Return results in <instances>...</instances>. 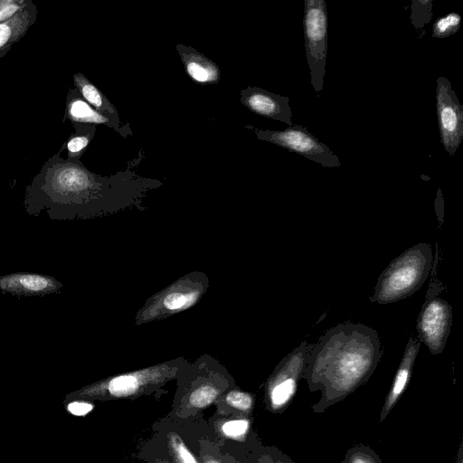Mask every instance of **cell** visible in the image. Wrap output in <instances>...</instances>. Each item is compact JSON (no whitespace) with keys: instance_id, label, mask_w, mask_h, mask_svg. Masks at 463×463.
I'll list each match as a JSON object with an SVG mask.
<instances>
[{"instance_id":"7402d4cb","label":"cell","mask_w":463,"mask_h":463,"mask_svg":"<svg viewBox=\"0 0 463 463\" xmlns=\"http://www.w3.org/2000/svg\"><path fill=\"white\" fill-rule=\"evenodd\" d=\"M341 463H383L378 454L369 446L356 444L347 449Z\"/></svg>"},{"instance_id":"3957f363","label":"cell","mask_w":463,"mask_h":463,"mask_svg":"<svg viewBox=\"0 0 463 463\" xmlns=\"http://www.w3.org/2000/svg\"><path fill=\"white\" fill-rule=\"evenodd\" d=\"M432 261L429 243L420 242L407 249L381 273L370 301L384 305L411 296L428 279Z\"/></svg>"},{"instance_id":"e0dca14e","label":"cell","mask_w":463,"mask_h":463,"mask_svg":"<svg viewBox=\"0 0 463 463\" xmlns=\"http://www.w3.org/2000/svg\"><path fill=\"white\" fill-rule=\"evenodd\" d=\"M181 56L189 76L200 83H215L220 79L217 65L194 49L178 46Z\"/></svg>"},{"instance_id":"d4e9b609","label":"cell","mask_w":463,"mask_h":463,"mask_svg":"<svg viewBox=\"0 0 463 463\" xmlns=\"http://www.w3.org/2000/svg\"><path fill=\"white\" fill-rule=\"evenodd\" d=\"M30 0H0V23L12 18L23 10Z\"/></svg>"},{"instance_id":"f1b7e54d","label":"cell","mask_w":463,"mask_h":463,"mask_svg":"<svg viewBox=\"0 0 463 463\" xmlns=\"http://www.w3.org/2000/svg\"><path fill=\"white\" fill-rule=\"evenodd\" d=\"M455 463H463V442L459 443V447L457 453V459Z\"/></svg>"},{"instance_id":"d6986e66","label":"cell","mask_w":463,"mask_h":463,"mask_svg":"<svg viewBox=\"0 0 463 463\" xmlns=\"http://www.w3.org/2000/svg\"><path fill=\"white\" fill-rule=\"evenodd\" d=\"M254 404L255 399L251 393L233 388L223 393L213 403L216 413H238L250 417H252Z\"/></svg>"},{"instance_id":"30bf717a","label":"cell","mask_w":463,"mask_h":463,"mask_svg":"<svg viewBox=\"0 0 463 463\" xmlns=\"http://www.w3.org/2000/svg\"><path fill=\"white\" fill-rule=\"evenodd\" d=\"M252 417L214 412L207 422L214 437L223 444L238 451H247L259 439L252 428Z\"/></svg>"},{"instance_id":"f546056e","label":"cell","mask_w":463,"mask_h":463,"mask_svg":"<svg viewBox=\"0 0 463 463\" xmlns=\"http://www.w3.org/2000/svg\"><path fill=\"white\" fill-rule=\"evenodd\" d=\"M11 47H6L3 50L0 51V59L5 56L9 51H10Z\"/></svg>"},{"instance_id":"4fadbf2b","label":"cell","mask_w":463,"mask_h":463,"mask_svg":"<svg viewBox=\"0 0 463 463\" xmlns=\"http://www.w3.org/2000/svg\"><path fill=\"white\" fill-rule=\"evenodd\" d=\"M62 284L55 278L30 272L0 276V290L14 296H44L57 293Z\"/></svg>"},{"instance_id":"7a4b0ae2","label":"cell","mask_w":463,"mask_h":463,"mask_svg":"<svg viewBox=\"0 0 463 463\" xmlns=\"http://www.w3.org/2000/svg\"><path fill=\"white\" fill-rule=\"evenodd\" d=\"M198 417L182 420L166 414L156 420L138 449V458L145 463H200Z\"/></svg>"},{"instance_id":"8992f818","label":"cell","mask_w":463,"mask_h":463,"mask_svg":"<svg viewBox=\"0 0 463 463\" xmlns=\"http://www.w3.org/2000/svg\"><path fill=\"white\" fill-rule=\"evenodd\" d=\"M303 19L306 57L311 85L318 94L324 86L327 52V10L324 0H306Z\"/></svg>"},{"instance_id":"9c48e42d","label":"cell","mask_w":463,"mask_h":463,"mask_svg":"<svg viewBox=\"0 0 463 463\" xmlns=\"http://www.w3.org/2000/svg\"><path fill=\"white\" fill-rule=\"evenodd\" d=\"M436 107L440 142L453 156L463 139V106L450 81L443 76L437 79Z\"/></svg>"},{"instance_id":"8fae6325","label":"cell","mask_w":463,"mask_h":463,"mask_svg":"<svg viewBox=\"0 0 463 463\" xmlns=\"http://www.w3.org/2000/svg\"><path fill=\"white\" fill-rule=\"evenodd\" d=\"M241 103L252 112L286 123L291 127L289 99L260 88L248 87L241 91Z\"/></svg>"},{"instance_id":"cb8c5ba5","label":"cell","mask_w":463,"mask_h":463,"mask_svg":"<svg viewBox=\"0 0 463 463\" xmlns=\"http://www.w3.org/2000/svg\"><path fill=\"white\" fill-rule=\"evenodd\" d=\"M432 1H413L411 4V23L415 28L428 24L432 16Z\"/></svg>"},{"instance_id":"ffe728a7","label":"cell","mask_w":463,"mask_h":463,"mask_svg":"<svg viewBox=\"0 0 463 463\" xmlns=\"http://www.w3.org/2000/svg\"><path fill=\"white\" fill-rule=\"evenodd\" d=\"M245 463H295L280 449L265 445L259 438L248 449Z\"/></svg>"},{"instance_id":"484cf974","label":"cell","mask_w":463,"mask_h":463,"mask_svg":"<svg viewBox=\"0 0 463 463\" xmlns=\"http://www.w3.org/2000/svg\"><path fill=\"white\" fill-rule=\"evenodd\" d=\"M63 404L66 410L75 416H84L94 408L93 402L78 399L64 402Z\"/></svg>"},{"instance_id":"5bb4252c","label":"cell","mask_w":463,"mask_h":463,"mask_svg":"<svg viewBox=\"0 0 463 463\" xmlns=\"http://www.w3.org/2000/svg\"><path fill=\"white\" fill-rule=\"evenodd\" d=\"M418 337L411 336L406 344L402 360L395 373L391 388L380 411L379 422L383 421L392 411L411 380L413 365L420 351Z\"/></svg>"},{"instance_id":"6da1fadb","label":"cell","mask_w":463,"mask_h":463,"mask_svg":"<svg viewBox=\"0 0 463 463\" xmlns=\"http://www.w3.org/2000/svg\"><path fill=\"white\" fill-rule=\"evenodd\" d=\"M383 352L378 333L363 324L344 323L310 345L303 377L310 392H320L312 411L321 413L366 383Z\"/></svg>"},{"instance_id":"52a82bcc","label":"cell","mask_w":463,"mask_h":463,"mask_svg":"<svg viewBox=\"0 0 463 463\" xmlns=\"http://www.w3.org/2000/svg\"><path fill=\"white\" fill-rule=\"evenodd\" d=\"M309 348L310 344L302 342L279 363L269 379L263 402L269 412L282 413L290 404L303 377Z\"/></svg>"},{"instance_id":"ac0fdd59","label":"cell","mask_w":463,"mask_h":463,"mask_svg":"<svg viewBox=\"0 0 463 463\" xmlns=\"http://www.w3.org/2000/svg\"><path fill=\"white\" fill-rule=\"evenodd\" d=\"M72 79L75 89L84 100L98 111L118 120V112L114 105L82 73H74Z\"/></svg>"},{"instance_id":"7c38bea8","label":"cell","mask_w":463,"mask_h":463,"mask_svg":"<svg viewBox=\"0 0 463 463\" xmlns=\"http://www.w3.org/2000/svg\"><path fill=\"white\" fill-rule=\"evenodd\" d=\"M198 458L200 463H245L247 451H237L217 439L203 414L198 417Z\"/></svg>"},{"instance_id":"2e32d148","label":"cell","mask_w":463,"mask_h":463,"mask_svg":"<svg viewBox=\"0 0 463 463\" xmlns=\"http://www.w3.org/2000/svg\"><path fill=\"white\" fill-rule=\"evenodd\" d=\"M37 7L30 0L28 5L12 18L0 23V51L12 47L22 39L36 22Z\"/></svg>"},{"instance_id":"44dd1931","label":"cell","mask_w":463,"mask_h":463,"mask_svg":"<svg viewBox=\"0 0 463 463\" xmlns=\"http://www.w3.org/2000/svg\"><path fill=\"white\" fill-rule=\"evenodd\" d=\"M73 126L76 132L66 142L68 161L71 162L80 158L95 132L94 126L90 124L73 123Z\"/></svg>"},{"instance_id":"277c9868","label":"cell","mask_w":463,"mask_h":463,"mask_svg":"<svg viewBox=\"0 0 463 463\" xmlns=\"http://www.w3.org/2000/svg\"><path fill=\"white\" fill-rule=\"evenodd\" d=\"M168 373L161 370L120 374L71 392L64 397L63 402L74 399L90 402L134 400L156 391Z\"/></svg>"},{"instance_id":"5b68a950","label":"cell","mask_w":463,"mask_h":463,"mask_svg":"<svg viewBox=\"0 0 463 463\" xmlns=\"http://www.w3.org/2000/svg\"><path fill=\"white\" fill-rule=\"evenodd\" d=\"M443 289L441 282L432 277L417 318L418 339L432 354L443 352L452 324V307L440 296Z\"/></svg>"},{"instance_id":"ba28073f","label":"cell","mask_w":463,"mask_h":463,"mask_svg":"<svg viewBox=\"0 0 463 463\" xmlns=\"http://www.w3.org/2000/svg\"><path fill=\"white\" fill-rule=\"evenodd\" d=\"M257 137L296 152L324 167L341 165L339 157L301 125L291 126L284 130H259Z\"/></svg>"},{"instance_id":"4316f807","label":"cell","mask_w":463,"mask_h":463,"mask_svg":"<svg viewBox=\"0 0 463 463\" xmlns=\"http://www.w3.org/2000/svg\"><path fill=\"white\" fill-rule=\"evenodd\" d=\"M187 298L182 293L168 294L164 299V305L168 309H178L184 306Z\"/></svg>"},{"instance_id":"603a6c76","label":"cell","mask_w":463,"mask_h":463,"mask_svg":"<svg viewBox=\"0 0 463 463\" xmlns=\"http://www.w3.org/2000/svg\"><path fill=\"white\" fill-rule=\"evenodd\" d=\"M461 16L455 12L440 17L433 24L432 37L446 38L456 33L460 26Z\"/></svg>"},{"instance_id":"83f0119b","label":"cell","mask_w":463,"mask_h":463,"mask_svg":"<svg viewBox=\"0 0 463 463\" xmlns=\"http://www.w3.org/2000/svg\"><path fill=\"white\" fill-rule=\"evenodd\" d=\"M435 207L438 218L439 222H442L443 220V199H442V194L440 193V189L438 190L437 197L435 200Z\"/></svg>"},{"instance_id":"9a60e30c","label":"cell","mask_w":463,"mask_h":463,"mask_svg":"<svg viewBox=\"0 0 463 463\" xmlns=\"http://www.w3.org/2000/svg\"><path fill=\"white\" fill-rule=\"evenodd\" d=\"M65 118L72 123L103 124L118 131V121L91 107L75 88L71 89L67 94Z\"/></svg>"}]
</instances>
